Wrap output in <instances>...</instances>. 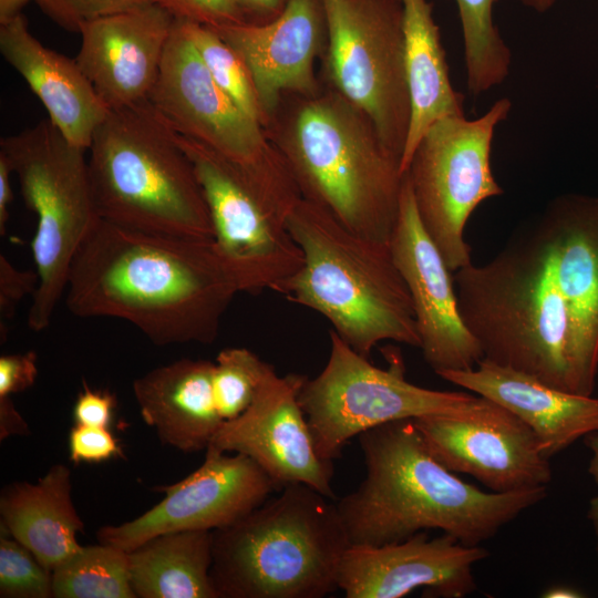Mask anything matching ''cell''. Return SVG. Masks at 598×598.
Returning a JSON list of instances; mask_svg holds the SVG:
<instances>
[{"label":"cell","mask_w":598,"mask_h":598,"mask_svg":"<svg viewBox=\"0 0 598 598\" xmlns=\"http://www.w3.org/2000/svg\"><path fill=\"white\" fill-rule=\"evenodd\" d=\"M240 286L213 239L103 219L78 249L64 292L80 318H117L156 346L210 344Z\"/></svg>","instance_id":"cell-1"},{"label":"cell","mask_w":598,"mask_h":598,"mask_svg":"<svg viewBox=\"0 0 598 598\" xmlns=\"http://www.w3.org/2000/svg\"><path fill=\"white\" fill-rule=\"evenodd\" d=\"M365 464L359 487L336 504L351 546H380L429 529L478 546L547 496V487L485 492L429 450L412 419L358 436Z\"/></svg>","instance_id":"cell-2"},{"label":"cell","mask_w":598,"mask_h":598,"mask_svg":"<svg viewBox=\"0 0 598 598\" xmlns=\"http://www.w3.org/2000/svg\"><path fill=\"white\" fill-rule=\"evenodd\" d=\"M265 128L301 197L349 230L389 244L398 221L401 159L372 122L332 87L288 95Z\"/></svg>","instance_id":"cell-3"},{"label":"cell","mask_w":598,"mask_h":598,"mask_svg":"<svg viewBox=\"0 0 598 598\" xmlns=\"http://www.w3.org/2000/svg\"><path fill=\"white\" fill-rule=\"evenodd\" d=\"M288 229L302 265L271 290L322 315L364 358L382 341L420 347L411 296L389 244L349 230L303 198Z\"/></svg>","instance_id":"cell-4"},{"label":"cell","mask_w":598,"mask_h":598,"mask_svg":"<svg viewBox=\"0 0 598 598\" xmlns=\"http://www.w3.org/2000/svg\"><path fill=\"white\" fill-rule=\"evenodd\" d=\"M454 283L483 359L571 392L568 312L540 220L487 262L455 271Z\"/></svg>","instance_id":"cell-5"},{"label":"cell","mask_w":598,"mask_h":598,"mask_svg":"<svg viewBox=\"0 0 598 598\" xmlns=\"http://www.w3.org/2000/svg\"><path fill=\"white\" fill-rule=\"evenodd\" d=\"M330 499L308 485H287L214 530L210 578L218 598H322L339 589L351 544Z\"/></svg>","instance_id":"cell-6"},{"label":"cell","mask_w":598,"mask_h":598,"mask_svg":"<svg viewBox=\"0 0 598 598\" xmlns=\"http://www.w3.org/2000/svg\"><path fill=\"white\" fill-rule=\"evenodd\" d=\"M87 151L101 219L135 230L214 240L194 167L174 130L148 101L110 111Z\"/></svg>","instance_id":"cell-7"},{"label":"cell","mask_w":598,"mask_h":598,"mask_svg":"<svg viewBox=\"0 0 598 598\" xmlns=\"http://www.w3.org/2000/svg\"><path fill=\"white\" fill-rule=\"evenodd\" d=\"M85 152L49 120L0 140L24 204L37 216L31 250L39 283L28 313L33 331L50 326L73 258L100 219Z\"/></svg>","instance_id":"cell-8"},{"label":"cell","mask_w":598,"mask_h":598,"mask_svg":"<svg viewBox=\"0 0 598 598\" xmlns=\"http://www.w3.org/2000/svg\"><path fill=\"white\" fill-rule=\"evenodd\" d=\"M175 137L202 187L215 246L241 292L271 290L295 274L302 252L288 218L302 198L297 184L252 177L202 143L176 132Z\"/></svg>","instance_id":"cell-9"},{"label":"cell","mask_w":598,"mask_h":598,"mask_svg":"<svg viewBox=\"0 0 598 598\" xmlns=\"http://www.w3.org/2000/svg\"><path fill=\"white\" fill-rule=\"evenodd\" d=\"M321 372L306 378L299 402L319 456L333 462L348 442L379 425L426 415L457 413L477 399L465 392L439 391L411 383L399 353L388 368L373 365L333 330Z\"/></svg>","instance_id":"cell-10"},{"label":"cell","mask_w":598,"mask_h":598,"mask_svg":"<svg viewBox=\"0 0 598 598\" xmlns=\"http://www.w3.org/2000/svg\"><path fill=\"white\" fill-rule=\"evenodd\" d=\"M512 107L497 100L482 116H446L419 142L405 176L420 220L453 271L472 264L465 225L485 199L503 194L491 168L495 128Z\"/></svg>","instance_id":"cell-11"},{"label":"cell","mask_w":598,"mask_h":598,"mask_svg":"<svg viewBox=\"0 0 598 598\" xmlns=\"http://www.w3.org/2000/svg\"><path fill=\"white\" fill-rule=\"evenodd\" d=\"M329 86L361 111L402 158L410 97L401 0H321Z\"/></svg>","instance_id":"cell-12"},{"label":"cell","mask_w":598,"mask_h":598,"mask_svg":"<svg viewBox=\"0 0 598 598\" xmlns=\"http://www.w3.org/2000/svg\"><path fill=\"white\" fill-rule=\"evenodd\" d=\"M147 101L176 133L202 143L244 173L265 181H295L264 126L213 80L181 20H174Z\"/></svg>","instance_id":"cell-13"},{"label":"cell","mask_w":598,"mask_h":598,"mask_svg":"<svg viewBox=\"0 0 598 598\" xmlns=\"http://www.w3.org/2000/svg\"><path fill=\"white\" fill-rule=\"evenodd\" d=\"M430 452L450 471L467 474L491 492L547 487L551 466L518 416L477 395L462 412L412 419Z\"/></svg>","instance_id":"cell-14"},{"label":"cell","mask_w":598,"mask_h":598,"mask_svg":"<svg viewBox=\"0 0 598 598\" xmlns=\"http://www.w3.org/2000/svg\"><path fill=\"white\" fill-rule=\"evenodd\" d=\"M246 455L206 448L203 464L183 480L154 491L163 499L133 520L101 527L99 543L131 551L158 535L227 527L262 504L276 489Z\"/></svg>","instance_id":"cell-15"},{"label":"cell","mask_w":598,"mask_h":598,"mask_svg":"<svg viewBox=\"0 0 598 598\" xmlns=\"http://www.w3.org/2000/svg\"><path fill=\"white\" fill-rule=\"evenodd\" d=\"M390 249L411 296L420 349L439 375L474 369L483 359L457 303L454 272L425 231L404 174L400 212Z\"/></svg>","instance_id":"cell-16"},{"label":"cell","mask_w":598,"mask_h":598,"mask_svg":"<svg viewBox=\"0 0 598 598\" xmlns=\"http://www.w3.org/2000/svg\"><path fill=\"white\" fill-rule=\"evenodd\" d=\"M306 378L297 373L281 377L272 373L249 408L225 422L209 445L248 456L277 488L305 484L332 498L333 465L317 453L299 402Z\"/></svg>","instance_id":"cell-17"},{"label":"cell","mask_w":598,"mask_h":598,"mask_svg":"<svg viewBox=\"0 0 598 598\" xmlns=\"http://www.w3.org/2000/svg\"><path fill=\"white\" fill-rule=\"evenodd\" d=\"M539 220L568 312L570 390L592 395L598 372V196H559Z\"/></svg>","instance_id":"cell-18"},{"label":"cell","mask_w":598,"mask_h":598,"mask_svg":"<svg viewBox=\"0 0 598 598\" xmlns=\"http://www.w3.org/2000/svg\"><path fill=\"white\" fill-rule=\"evenodd\" d=\"M487 557L481 545L420 532L380 546H350L338 587L347 598H401L419 588L425 597L462 598L476 590L473 566Z\"/></svg>","instance_id":"cell-19"},{"label":"cell","mask_w":598,"mask_h":598,"mask_svg":"<svg viewBox=\"0 0 598 598\" xmlns=\"http://www.w3.org/2000/svg\"><path fill=\"white\" fill-rule=\"evenodd\" d=\"M212 29L246 64L266 116L265 128L286 96H308L321 90L315 69L327 43L321 0H288L269 22Z\"/></svg>","instance_id":"cell-20"},{"label":"cell","mask_w":598,"mask_h":598,"mask_svg":"<svg viewBox=\"0 0 598 598\" xmlns=\"http://www.w3.org/2000/svg\"><path fill=\"white\" fill-rule=\"evenodd\" d=\"M174 20L153 3L80 27L74 59L110 111L148 100Z\"/></svg>","instance_id":"cell-21"},{"label":"cell","mask_w":598,"mask_h":598,"mask_svg":"<svg viewBox=\"0 0 598 598\" xmlns=\"http://www.w3.org/2000/svg\"><path fill=\"white\" fill-rule=\"evenodd\" d=\"M445 381L509 410L537 436L550 458L578 439L598 431V398L550 386L540 380L482 359L474 369L446 371Z\"/></svg>","instance_id":"cell-22"},{"label":"cell","mask_w":598,"mask_h":598,"mask_svg":"<svg viewBox=\"0 0 598 598\" xmlns=\"http://www.w3.org/2000/svg\"><path fill=\"white\" fill-rule=\"evenodd\" d=\"M0 52L44 105L48 120L87 151L110 110L75 59L43 45L30 32L23 13L0 23Z\"/></svg>","instance_id":"cell-23"},{"label":"cell","mask_w":598,"mask_h":598,"mask_svg":"<svg viewBox=\"0 0 598 598\" xmlns=\"http://www.w3.org/2000/svg\"><path fill=\"white\" fill-rule=\"evenodd\" d=\"M214 365L181 359L133 382L141 416L164 445L184 453L206 451L225 423L215 398Z\"/></svg>","instance_id":"cell-24"},{"label":"cell","mask_w":598,"mask_h":598,"mask_svg":"<svg viewBox=\"0 0 598 598\" xmlns=\"http://www.w3.org/2000/svg\"><path fill=\"white\" fill-rule=\"evenodd\" d=\"M71 472L55 464L37 483L16 482L0 495V527L49 570L79 550L84 529L71 497Z\"/></svg>","instance_id":"cell-25"},{"label":"cell","mask_w":598,"mask_h":598,"mask_svg":"<svg viewBox=\"0 0 598 598\" xmlns=\"http://www.w3.org/2000/svg\"><path fill=\"white\" fill-rule=\"evenodd\" d=\"M401 1L410 97L409 131L401 158V171L405 174L426 131L443 117L464 114V97L452 86L432 4L427 0Z\"/></svg>","instance_id":"cell-26"},{"label":"cell","mask_w":598,"mask_h":598,"mask_svg":"<svg viewBox=\"0 0 598 598\" xmlns=\"http://www.w3.org/2000/svg\"><path fill=\"white\" fill-rule=\"evenodd\" d=\"M214 530L158 535L128 553L138 598H218L210 578Z\"/></svg>","instance_id":"cell-27"},{"label":"cell","mask_w":598,"mask_h":598,"mask_svg":"<svg viewBox=\"0 0 598 598\" xmlns=\"http://www.w3.org/2000/svg\"><path fill=\"white\" fill-rule=\"evenodd\" d=\"M55 598H136L128 553L99 543L82 546L52 570Z\"/></svg>","instance_id":"cell-28"},{"label":"cell","mask_w":598,"mask_h":598,"mask_svg":"<svg viewBox=\"0 0 598 598\" xmlns=\"http://www.w3.org/2000/svg\"><path fill=\"white\" fill-rule=\"evenodd\" d=\"M498 1L456 0L463 33L466 83L474 96L502 84L509 73L511 50L493 17Z\"/></svg>","instance_id":"cell-29"},{"label":"cell","mask_w":598,"mask_h":598,"mask_svg":"<svg viewBox=\"0 0 598 598\" xmlns=\"http://www.w3.org/2000/svg\"><path fill=\"white\" fill-rule=\"evenodd\" d=\"M178 20V19H177ZM216 84L252 120L266 126L250 73L239 54L212 28L181 20Z\"/></svg>","instance_id":"cell-30"},{"label":"cell","mask_w":598,"mask_h":598,"mask_svg":"<svg viewBox=\"0 0 598 598\" xmlns=\"http://www.w3.org/2000/svg\"><path fill=\"white\" fill-rule=\"evenodd\" d=\"M214 363L215 398L224 422L244 413L262 383L276 372L272 364L246 348L224 349Z\"/></svg>","instance_id":"cell-31"},{"label":"cell","mask_w":598,"mask_h":598,"mask_svg":"<svg viewBox=\"0 0 598 598\" xmlns=\"http://www.w3.org/2000/svg\"><path fill=\"white\" fill-rule=\"evenodd\" d=\"M0 597L51 598L52 571L22 544L1 529Z\"/></svg>","instance_id":"cell-32"},{"label":"cell","mask_w":598,"mask_h":598,"mask_svg":"<svg viewBox=\"0 0 598 598\" xmlns=\"http://www.w3.org/2000/svg\"><path fill=\"white\" fill-rule=\"evenodd\" d=\"M34 2L55 24L78 33L84 23L143 8L155 3V0H34Z\"/></svg>","instance_id":"cell-33"},{"label":"cell","mask_w":598,"mask_h":598,"mask_svg":"<svg viewBox=\"0 0 598 598\" xmlns=\"http://www.w3.org/2000/svg\"><path fill=\"white\" fill-rule=\"evenodd\" d=\"M174 19L216 28L247 23L243 0H155Z\"/></svg>","instance_id":"cell-34"},{"label":"cell","mask_w":598,"mask_h":598,"mask_svg":"<svg viewBox=\"0 0 598 598\" xmlns=\"http://www.w3.org/2000/svg\"><path fill=\"white\" fill-rule=\"evenodd\" d=\"M68 442L69 456L74 464L103 463L123 455L120 441L109 427L74 423Z\"/></svg>","instance_id":"cell-35"},{"label":"cell","mask_w":598,"mask_h":598,"mask_svg":"<svg viewBox=\"0 0 598 598\" xmlns=\"http://www.w3.org/2000/svg\"><path fill=\"white\" fill-rule=\"evenodd\" d=\"M39 283L37 271L20 270L4 256L0 255V337L8 336V322L14 318L20 301L33 296Z\"/></svg>","instance_id":"cell-36"},{"label":"cell","mask_w":598,"mask_h":598,"mask_svg":"<svg viewBox=\"0 0 598 598\" xmlns=\"http://www.w3.org/2000/svg\"><path fill=\"white\" fill-rule=\"evenodd\" d=\"M117 400L114 393L105 389H92L85 380L73 405L74 423L110 427Z\"/></svg>","instance_id":"cell-37"},{"label":"cell","mask_w":598,"mask_h":598,"mask_svg":"<svg viewBox=\"0 0 598 598\" xmlns=\"http://www.w3.org/2000/svg\"><path fill=\"white\" fill-rule=\"evenodd\" d=\"M37 353L3 354L0 357V396H11L33 385L38 375Z\"/></svg>","instance_id":"cell-38"},{"label":"cell","mask_w":598,"mask_h":598,"mask_svg":"<svg viewBox=\"0 0 598 598\" xmlns=\"http://www.w3.org/2000/svg\"><path fill=\"white\" fill-rule=\"evenodd\" d=\"M28 423L16 409L11 396H0V440L12 435H29Z\"/></svg>","instance_id":"cell-39"},{"label":"cell","mask_w":598,"mask_h":598,"mask_svg":"<svg viewBox=\"0 0 598 598\" xmlns=\"http://www.w3.org/2000/svg\"><path fill=\"white\" fill-rule=\"evenodd\" d=\"M288 0H243L247 23L261 24L277 18Z\"/></svg>","instance_id":"cell-40"},{"label":"cell","mask_w":598,"mask_h":598,"mask_svg":"<svg viewBox=\"0 0 598 598\" xmlns=\"http://www.w3.org/2000/svg\"><path fill=\"white\" fill-rule=\"evenodd\" d=\"M13 172L8 158L0 153V234L2 236L7 231L9 205L12 202V189L10 182V175Z\"/></svg>","instance_id":"cell-41"},{"label":"cell","mask_w":598,"mask_h":598,"mask_svg":"<svg viewBox=\"0 0 598 598\" xmlns=\"http://www.w3.org/2000/svg\"><path fill=\"white\" fill-rule=\"evenodd\" d=\"M30 1L34 0H0V23L21 14Z\"/></svg>","instance_id":"cell-42"},{"label":"cell","mask_w":598,"mask_h":598,"mask_svg":"<svg viewBox=\"0 0 598 598\" xmlns=\"http://www.w3.org/2000/svg\"><path fill=\"white\" fill-rule=\"evenodd\" d=\"M585 444L591 451V458L588 466V472L598 484V431L587 434L584 437Z\"/></svg>","instance_id":"cell-43"},{"label":"cell","mask_w":598,"mask_h":598,"mask_svg":"<svg viewBox=\"0 0 598 598\" xmlns=\"http://www.w3.org/2000/svg\"><path fill=\"white\" fill-rule=\"evenodd\" d=\"M584 595L575 588L569 586L556 585L546 589L542 597L545 598H578Z\"/></svg>","instance_id":"cell-44"},{"label":"cell","mask_w":598,"mask_h":598,"mask_svg":"<svg viewBox=\"0 0 598 598\" xmlns=\"http://www.w3.org/2000/svg\"><path fill=\"white\" fill-rule=\"evenodd\" d=\"M525 7L538 12L544 13L548 11L555 3V0H519Z\"/></svg>","instance_id":"cell-45"},{"label":"cell","mask_w":598,"mask_h":598,"mask_svg":"<svg viewBox=\"0 0 598 598\" xmlns=\"http://www.w3.org/2000/svg\"><path fill=\"white\" fill-rule=\"evenodd\" d=\"M588 518L590 519L597 536L598 544V495L591 498L588 511Z\"/></svg>","instance_id":"cell-46"}]
</instances>
